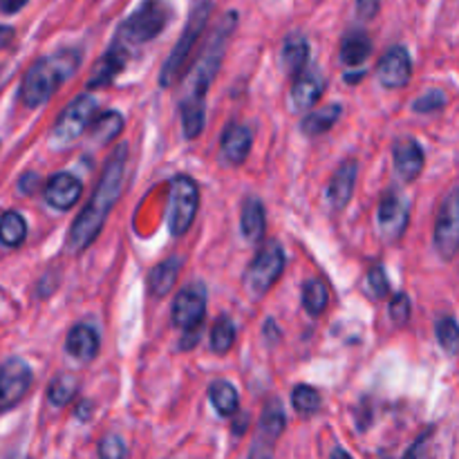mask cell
<instances>
[{
	"label": "cell",
	"mask_w": 459,
	"mask_h": 459,
	"mask_svg": "<svg viewBox=\"0 0 459 459\" xmlns=\"http://www.w3.org/2000/svg\"><path fill=\"white\" fill-rule=\"evenodd\" d=\"M236 27V13H227L215 27L213 36L209 39L206 48L202 49L200 58L195 61L193 70L188 72L184 81L182 99H179V112H182L184 134L188 139H195L204 128V99L211 81L218 74V67L222 63L224 49H227L229 36Z\"/></svg>",
	"instance_id": "6da1fadb"
},
{
	"label": "cell",
	"mask_w": 459,
	"mask_h": 459,
	"mask_svg": "<svg viewBox=\"0 0 459 459\" xmlns=\"http://www.w3.org/2000/svg\"><path fill=\"white\" fill-rule=\"evenodd\" d=\"M126 157H128V146H126V143H119V146L115 148V152L110 155V160H108L92 197H90L85 209L81 211L79 218L72 224L70 236H67V249L74 251V254H81V251L88 249V247L97 240L108 213H110L112 206L117 204V200H119L126 175Z\"/></svg>",
	"instance_id": "7a4b0ae2"
},
{
	"label": "cell",
	"mask_w": 459,
	"mask_h": 459,
	"mask_svg": "<svg viewBox=\"0 0 459 459\" xmlns=\"http://www.w3.org/2000/svg\"><path fill=\"white\" fill-rule=\"evenodd\" d=\"M79 61L81 56L74 49H65V52H58L54 56H45L40 61H36L27 70L25 79H22V103L27 108H39L43 103H48L49 97L56 92L58 85L74 74V70L79 67Z\"/></svg>",
	"instance_id": "3957f363"
},
{
	"label": "cell",
	"mask_w": 459,
	"mask_h": 459,
	"mask_svg": "<svg viewBox=\"0 0 459 459\" xmlns=\"http://www.w3.org/2000/svg\"><path fill=\"white\" fill-rule=\"evenodd\" d=\"M170 21V7L166 0H143L137 9L128 16V21L119 27V36L117 43L124 48L128 45L148 43L155 39L157 34L164 31V27Z\"/></svg>",
	"instance_id": "277c9868"
},
{
	"label": "cell",
	"mask_w": 459,
	"mask_h": 459,
	"mask_svg": "<svg viewBox=\"0 0 459 459\" xmlns=\"http://www.w3.org/2000/svg\"><path fill=\"white\" fill-rule=\"evenodd\" d=\"M206 314V294L202 285H191L178 294L173 303V325L184 332L179 348L191 350L200 341L202 323Z\"/></svg>",
	"instance_id": "5b68a950"
},
{
	"label": "cell",
	"mask_w": 459,
	"mask_h": 459,
	"mask_svg": "<svg viewBox=\"0 0 459 459\" xmlns=\"http://www.w3.org/2000/svg\"><path fill=\"white\" fill-rule=\"evenodd\" d=\"M200 195L197 184L186 175H178L170 179L169 186V206H166V222L173 236H184L195 220Z\"/></svg>",
	"instance_id": "8992f818"
},
{
	"label": "cell",
	"mask_w": 459,
	"mask_h": 459,
	"mask_svg": "<svg viewBox=\"0 0 459 459\" xmlns=\"http://www.w3.org/2000/svg\"><path fill=\"white\" fill-rule=\"evenodd\" d=\"M209 13H211V0H204L202 4H197L195 12L191 13V21H188L186 30H184L182 39H179L178 45L173 48V52H170L169 61L164 63V70H161V74H160V83L164 85V88H170V85L175 83L179 70L184 67L188 54L193 52V48H195L202 30H204L206 21H209Z\"/></svg>",
	"instance_id": "52a82bcc"
},
{
	"label": "cell",
	"mask_w": 459,
	"mask_h": 459,
	"mask_svg": "<svg viewBox=\"0 0 459 459\" xmlns=\"http://www.w3.org/2000/svg\"><path fill=\"white\" fill-rule=\"evenodd\" d=\"M285 269V254H282L278 242H267L251 260L249 269L245 273V287L251 296H263L272 290L273 282L281 278Z\"/></svg>",
	"instance_id": "ba28073f"
},
{
	"label": "cell",
	"mask_w": 459,
	"mask_h": 459,
	"mask_svg": "<svg viewBox=\"0 0 459 459\" xmlns=\"http://www.w3.org/2000/svg\"><path fill=\"white\" fill-rule=\"evenodd\" d=\"M435 249L444 260L455 258L459 251V188H453L439 206L435 222Z\"/></svg>",
	"instance_id": "9c48e42d"
},
{
	"label": "cell",
	"mask_w": 459,
	"mask_h": 459,
	"mask_svg": "<svg viewBox=\"0 0 459 459\" xmlns=\"http://www.w3.org/2000/svg\"><path fill=\"white\" fill-rule=\"evenodd\" d=\"M94 110H97L94 97H90V94L76 97L74 101L61 112V117H58L56 126H54L52 130V137L61 143L74 142V139L81 137V134L85 133V128L92 124Z\"/></svg>",
	"instance_id": "30bf717a"
},
{
	"label": "cell",
	"mask_w": 459,
	"mask_h": 459,
	"mask_svg": "<svg viewBox=\"0 0 459 459\" xmlns=\"http://www.w3.org/2000/svg\"><path fill=\"white\" fill-rule=\"evenodd\" d=\"M285 412H282L281 403L273 399L264 406L263 417H260L258 430H255L254 444H251L249 457L247 459H273V451H276L278 437L285 430Z\"/></svg>",
	"instance_id": "8fae6325"
},
{
	"label": "cell",
	"mask_w": 459,
	"mask_h": 459,
	"mask_svg": "<svg viewBox=\"0 0 459 459\" xmlns=\"http://www.w3.org/2000/svg\"><path fill=\"white\" fill-rule=\"evenodd\" d=\"M31 385V370L21 359H9L0 368V412L16 406Z\"/></svg>",
	"instance_id": "7c38bea8"
},
{
	"label": "cell",
	"mask_w": 459,
	"mask_h": 459,
	"mask_svg": "<svg viewBox=\"0 0 459 459\" xmlns=\"http://www.w3.org/2000/svg\"><path fill=\"white\" fill-rule=\"evenodd\" d=\"M411 220V204L403 193L390 191L379 204V229L385 240H397L403 236Z\"/></svg>",
	"instance_id": "4fadbf2b"
},
{
	"label": "cell",
	"mask_w": 459,
	"mask_h": 459,
	"mask_svg": "<svg viewBox=\"0 0 459 459\" xmlns=\"http://www.w3.org/2000/svg\"><path fill=\"white\" fill-rule=\"evenodd\" d=\"M411 54L402 45L390 48L379 61V67H377V76H379L381 85H385V88H403L411 81Z\"/></svg>",
	"instance_id": "5bb4252c"
},
{
	"label": "cell",
	"mask_w": 459,
	"mask_h": 459,
	"mask_svg": "<svg viewBox=\"0 0 459 459\" xmlns=\"http://www.w3.org/2000/svg\"><path fill=\"white\" fill-rule=\"evenodd\" d=\"M81 186L79 179L70 173H56L49 178V182L45 184V200H48L49 206L58 211H67L79 202Z\"/></svg>",
	"instance_id": "9a60e30c"
},
{
	"label": "cell",
	"mask_w": 459,
	"mask_h": 459,
	"mask_svg": "<svg viewBox=\"0 0 459 459\" xmlns=\"http://www.w3.org/2000/svg\"><path fill=\"white\" fill-rule=\"evenodd\" d=\"M357 173H359V164L354 160L343 161L339 166V170L332 178L330 186H327V202L334 211L345 209L350 200H352L354 193V184H357Z\"/></svg>",
	"instance_id": "2e32d148"
},
{
	"label": "cell",
	"mask_w": 459,
	"mask_h": 459,
	"mask_svg": "<svg viewBox=\"0 0 459 459\" xmlns=\"http://www.w3.org/2000/svg\"><path fill=\"white\" fill-rule=\"evenodd\" d=\"M126 61H128V48H124V45L115 40V45H112V48L99 58L97 65H94L92 76H90L88 81V88H106V85L112 83V79L124 70Z\"/></svg>",
	"instance_id": "e0dca14e"
},
{
	"label": "cell",
	"mask_w": 459,
	"mask_h": 459,
	"mask_svg": "<svg viewBox=\"0 0 459 459\" xmlns=\"http://www.w3.org/2000/svg\"><path fill=\"white\" fill-rule=\"evenodd\" d=\"M251 142H254V134H251V130L247 126H227V130L222 134V143H220L222 160L227 164H242L247 160V155L251 152Z\"/></svg>",
	"instance_id": "ac0fdd59"
},
{
	"label": "cell",
	"mask_w": 459,
	"mask_h": 459,
	"mask_svg": "<svg viewBox=\"0 0 459 459\" xmlns=\"http://www.w3.org/2000/svg\"><path fill=\"white\" fill-rule=\"evenodd\" d=\"M393 157L394 170L399 173V178L408 179V182L415 179L424 169V151L415 139H399L393 146Z\"/></svg>",
	"instance_id": "d6986e66"
},
{
	"label": "cell",
	"mask_w": 459,
	"mask_h": 459,
	"mask_svg": "<svg viewBox=\"0 0 459 459\" xmlns=\"http://www.w3.org/2000/svg\"><path fill=\"white\" fill-rule=\"evenodd\" d=\"M65 350L81 363H88L97 357L99 352V336L97 332L92 330L90 325H74L67 334L65 341Z\"/></svg>",
	"instance_id": "ffe728a7"
},
{
	"label": "cell",
	"mask_w": 459,
	"mask_h": 459,
	"mask_svg": "<svg viewBox=\"0 0 459 459\" xmlns=\"http://www.w3.org/2000/svg\"><path fill=\"white\" fill-rule=\"evenodd\" d=\"M321 94L323 79L318 76V72L305 70L303 74H299L294 88H291V101H294L296 108H312Z\"/></svg>",
	"instance_id": "44dd1931"
},
{
	"label": "cell",
	"mask_w": 459,
	"mask_h": 459,
	"mask_svg": "<svg viewBox=\"0 0 459 459\" xmlns=\"http://www.w3.org/2000/svg\"><path fill=\"white\" fill-rule=\"evenodd\" d=\"M309 56V45L303 34H290L282 43V67L290 74H303Z\"/></svg>",
	"instance_id": "7402d4cb"
},
{
	"label": "cell",
	"mask_w": 459,
	"mask_h": 459,
	"mask_svg": "<svg viewBox=\"0 0 459 459\" xmlns=\"http://www.w3.org/2000/svg\"><path fill=\"white\" fill-rule=\"evenodd\" d=\"M372 52V40L366 31L361 30H354L350 31L348 36L343 39L341 43V61L345 65H361Z\"/></svg>",
	"instance_id": "603a6c76"
},
{
	"label": "cell",
	"mask_w": 459,
	"mask_h": 459,
	"mask_svg": "<svg viewBox=\"0 0 459 459\" xmlns=\"http://www.w3.org/2000/svg\"><path fill=\"white\" fill-rule=\"evenodd\" d=\"M242 233L247 240L255 242L264 236V206L258 197H249L242 206Z\"/></svg>",
	"instance_id": "cb8c5ba5"
},
{
	"label": "cell",
	"mask_w": 459,
	"mask_h": 459,
	"mask_svg": "<svg viewBox=\"0 0 459 459\" xmlns=\"http://www.w3.org/2000/svg\"><path fill=\"white\" fill-rule=\"evenodd\" d=\"M341 112H343L341 103H330V106L321 108V110H316V112H312L309 117H305L300 128H303V133L309 134V137H316V134L327 133V130H330L332 126L339 121Z\"/></svg>",
	"instance_id": "d4e9b609"
},
{
	"label": "cell",
	"mask_w": 459,
	"mask_h": 459,
	"mask_svg": "<svg viewBox=\"0 0 459 459\" xmlns=\"http://www.w3.org/2000/svg\"><path fill=\"white\" fill-rule=\"evenodd\" d=\"M179 264L182 260L179 258H169L164 263L157 264L151 273V291L155 296H166L175 287L179 276Z\"/></svg>",
	"instance_id": "484cf974"
},
{
	"label": "cell",
	"mask_w": 459,
	"mask_h": 459,
	"mask_svg": "<svg viewBox=\"0 0 459 459\" xmlns=\"http://www.w3.org/2000/svg\"><path fill=\"white\" fill-rule=\"evenodd\" d=\"M211 403L215 406V411L222 417H233L238 412V403H240V397H238V390L233 388L229 381H215L209 388Z\"/></svg>",
	"instance_id": "4316f807"
},
{
	"label": "cell",
	"mask_w": 459,
	"mask_h": 459,
	"mask_svg": "<svg viewBox=\"0 0 459 459\" xmlns=\"http://www.w3.org/2000/svg\"><path fill=\"white\" fill-rule=\"evenodd\" d=\"M327 300H330V291L321 278H312L303 285V307L307 309L309 316H318L325 312Z\"/></svg>",
	"instance_id": "83f0119b"
},
{
	"label": "cell",
	"mask_w": 459,
	"mask_h": 459,
	"mask_svg": "<svg viewBox=\"0 0 459 459\" xmlns=\"http://www.w3.org/2000/svg\"><path fill=\"white\" fill-rule=\"evenodd\" d=\"M27 236V224L21 213L16 211H7L0 218V242L4 247H18Z\"/></svg>",
	"instance_id": "f1b7e54d"
},
{
	"label": "cell",
	"mask_w": 459,
	"mask_h": 459,
	"mask_svg": "<svg viewBox=\"0 0 459 459\" xmlns=\"http://www.w3.org/2000/svg\"><path fill=\"white\" fill-rule=\"evenodd\" d=\"M121 128H124V117L117 110H108L94 121L90 134H92V139L97 143H106L110 142V139H115L117 134L121 133Z\"/></svg>",
	"instance_id": "f546056e"
},
{
	"label": "cell",
	"mask_w": 459,
	"mask_h": 459,
	"mask_svg": "<svg viewBox=\"0 0 459 459\" xmlns=\"http://www.w3.org/2000/svg\"><path fill=\"white\" fill-rule=\"evenodd\" d=\"M236 341V325L229 316H220L211 330V350L215 354H227Z\"/></svg>",
	"instance_id": "4dcf8cb0"
},
{
	"label": "cell",
	"mask_w": 459,
	"mask_h": 459,
	"mask_svg": "<svg viewBox=\"0 0 459 459\" xmlns=\"http://www.w3.org/2000/svg\"><path fill=\"white\" fill-rule=\"evenodd\" d=\"M76 390H79V381L74 379L72 375H58L56 379L49 384V402L54 403V406H67V403L72 402V397L76 394Z\"/></svg>",
	"instance_id": "1f68e13d"
},
{
	"label": "cell",
	"mask_w": 459,
	"mask_h": 459,
	"mask_svg": "<svg viewBox=\"0 0 459 459\" xmlns=\"http://www.w3.org/2000/svg\"><path fill=\"white\" fill-rule=\"evenodd\" d=\"M437 341L442 345L444 352L448 354H457L459 352V325L455 318L451 316H442L437 321Z\"/></svg>",
	"instance_id": "d6a6232c"
},
{
	"label": "cell",
	"mask_w": 459,
	"mask_h": 459,
	"mask_svg": "<svg viewBox=\"0 0 459 459\" xmlns=\"http://www.w3.org/2000/svg\"><path fill=\"white\" fill-rule=\"evenodd\" d=\"M291 403L300 415H314L321 408V394L312 385H296L291 394Z\"/></svg>",
	"instance_id": "836d02e7"
},
{
	"label": "cell",
	"mask_w": 459,
	"mask_h": 459,
	"mask_svg": "<svg viewBox=\"0 0 459 459\" xmlns=\"http://www.w3.org/2000/svg\"><path fill=\"white\" fill-rule=\"evenodd\" d=\"M126 444L119 435H106L99 444V459H124Z\"/></svg>",
	"instance_id": "e575fe53"
},
{
	"label": "cell",
	"mask_w": 459,
	"mask_h": 459,
	"mask_svg": "<svg viewBox=\"0 0 459 459\" xmlns=\"http://www.w3.org/2000/svg\"><path fill=\"white\" fill-rule=\"evenodd\" d=\"M390 285H388V278H385V272L381 264H375V267L368 272V291H370V296H375V299H381V296L388 294Z\"/></svg>",
	"instance_id": "d590c367"
},
{
	"label": "cell",
	"mask_w": 459,
	"mask_h": 459,
	"mask_svg": "<svg viewBox=\"0 0 459 459\" xmlns=\"http://www.w3.org/2000/svg\"><path fill=\"white\" fill-rule=\"evenodd\" d=\"M433 430H426L411 448L403 459H433Z\"/></svg>",
	"instance_id": "8d00e7d4"
},
{
	"label": "cell",
	"mask_w": 459,
	"mask_h": 459,
	"mask_svg": "<svg viewBox=\"0 0 459 459\" xmlns=\"http://www.w3.org/2000/svg\"><path fill=\"white\" fill-rule=\"evenodd\" d=\"M411 299L406 294H394L393 303H390V316L397 325H406L408 318H411Z\"/></svg>",
	"instance_id": "74e56055"
},
{
	"label": "cell",
	"mask_w": 459,
	"mask_h": 459,
	"mask_svg": "<svg viewBox=\"0 0 459 459\" xmlns=\"http://www.w3.org/2000/svg\"><path fill=\"white\" fill-rule=\"evenodd\" d=\"M444 103H446V97H444V92H439V90H430L429 94H424V97L417 99L415 110L417 112H433V110H439Z\"/></svg>",
	"instance_id": "f35d334b"
},
{
	"label": "cell",
	"mask_w": 459,
	"mask_h": 459,
	"mask_svg": "<svg viewBox=\"0 0 459 459\" xmlns=\"http://www.w3.org/2000/svg\"><path fill=\"white\" fill-rule=\"evenodd\" d=\"M357 12L361 18H375L379 12V0H357Z\"/></svg>",
	"instance_id": "ab89813d"
},
{
	"label": "cell",
	"mask_w": 459,
	"mask_h": 459,
	"mask_svg": "<svg viewBox=\"0 0 459 459\" xmlns=\"http://www.w3.org/2000/svg\"><path fill=\"white\" fill-rule=\"evenodd\" d=\"M27 0H0V9H3L4 13H16L18 9L25 7Z\"/></svg>",
	"instance_id": "60d3db41"
},
{
	"label": "cell",
	"mask_w": 459,
	"mask_h": 459,
	"mask_svg": "<svg viewBox=\"0 0 459 459\" xmlns=\"http://www.w3.org/2000/svg\"><path fill=\"white\" fill-rule=\"evenodd\" d=\"M12 36H13V30H12V27L0 25V49H3L4 45L9 43V40H12Z\"/></svg>",
	"instance_id": "b9f144b4"
},
{
	"label": "cell",
	"mask_w": 459,
	"mask_h": 459,
	"mask_svg": "<svg viewBox=\"0 0 459 459\" xmlns=\"http://www.w3.org/2000/svg\"><path fill=\"white\" fill-rule=\"evenodd\" d=\"M39 184V179H36V175H25V179L21 182V188L25 193H31V186H36Z\"/></svg>",
	"instance_id": "7bdbcfd3"
},
{
	"label": "cell",
	"mask_w": 459,
	"mask_h": 459,
	"mask_svg": "<svg viewBox=\"0 0 459 459\" xmlns=\"http://www.w3.org/2000/svg\"><path fill=\"white\" fill-rule=\"evenodd\" d=\"M332 459H352V457H350V453L343 451V448H334V451H332Z\"/></svg>",
	"instance_id": "ee69618b"
},
{
	"label": "cell",
	"mask_w": 459,
	"mask_h": 459,
	"mask_svg": "<svg viewBox=\"0 0 459 459\" xmlns=\"http://www.w3.org/2000/svg\"><path fill=\"white\" fill-rule=\"evenodd\" d=\"M361 76H363V72H359V74H348L345 79H348V83H354V81H361Z\"/></svg>",
	"instance_id": "f6af8a7d"
}]
</instances>
